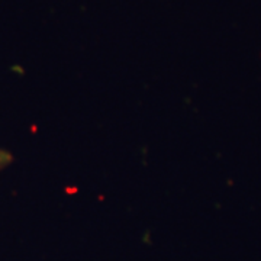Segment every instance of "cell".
Returning <instances> with one entry per match:
<instances>
[{"instance_id":"cell-1","label":"cell","mask_w":261,"mask_h":261,"mask_svg":"<svg viewBox=\"0 0 261 261\" xmlns=\"http://www.w3.org/2000/svg\"><path fill=\"white\" fill-rule=\"evenodd\" d=\"M10 163H12V155H10L8 151L0 149V170L5 168L6 166H9Z\"/></svg>"}]
</instances>
